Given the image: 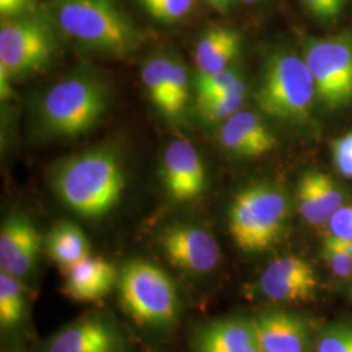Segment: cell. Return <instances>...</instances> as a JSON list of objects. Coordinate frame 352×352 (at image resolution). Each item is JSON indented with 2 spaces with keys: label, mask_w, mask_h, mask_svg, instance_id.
Returning a JSON list of instances; mask_svg holds the SVG:
<instances>
[{
  "label": "cell",
  "mask_w": 352,
  "mask_h": 352,
  "mask_svg": "<svg viewBox=\"0 0 352 352\" xmlns=\"http://www.w3.org/2000/svg\"><path fill=\"white\" fill-rule=\"evenodd\" d=\"M160 244L171 264L190 273H209L221 261L218 241L201 227L186 223L168 226L162 231Z\"/></svg>",
  "instance_id": "obj_9"
},
{
  "label": "cell",
  "mask_w": 352,
  "mask_h": 352,
  "mask_svg": "<svg viewBox=\"0 0 352 352\" xmlns=\"http://www.w3.org/2000/svg\"><path fill=\"white\" fill-rule=\"evenodd\" d=\"M336 3L338 4V7H340V10H343V7H344V0H336Z\"/></svg>",
  "instance_id": "obj_36"
},
{
  "label": "cell",
  "mask_w": 352,
  "mask_h": 352,
  "mask_svg": "<svg viewBox=\"0 0 352 352\" xmlns=\"http://www.w3.org/2000/svg\"><path fill=\"white\" fill-rule=\"evenodd\" d=\"M333 155L340 174L352 179V146L344 136L333 142Z\"/></svg>",
  "instance_id": "obj_30"
},
{
  "label": "cell",
  "mask_w": 352,
  "mask_h": 352,
  "mask_svg": "<svg viewBox=\"0 0 352 352\" xmlns=\"http://www.w3.org/2000/svg\"><path fill=\"white\" fill-rule=\"evenodd\" d=\"M208 6H210L217 12L227 13L231 10L232 0H205Z\"/></svg>",
  "instance_id": "obj_34"
},
{
  "label": "cell",
  "mask_w": 352,
  "mask_h": 352,
  "mask_svg": "<svg viewBox=\"0 0 352 352\" xmlns=\"http://www.w3.org/2000/svg\"><path fill=\"white\" fill-rule=\"evenodd\" d=\"M308 12L324 21H331L340 16V10L336 0H304Z\"/></svg>",
  "instance_id": "obj_31"
},
{
  "label": "cell",
  "mask_w": 352,
  "mask_h": 352,
  "mask_svg": "<svg viewBox=\"0 0 352 352\" xmlns=\"http://www.w3.org/2000/svg\"><path fill=\"white\" fill-rule=\"evenodd\" d=\"M241 78L243 76L239 69L230 67L208 75L199 74L196 78L197 97H212L217 94H222L232 85H235Z\"/></svg>",
  "instance_id": "obj_27"
},
{
  "label": "cell",
  "mask_w": 352,
  "mask_h": 352,
  "mask_svg": "<svg viewBox=\"0 0 352 352\" xmlns=\"http://www.w3.org/2000/svg\"><path fill=\"white\" fill-rule=\"evenodd\" d=\"M173 59L157 56L142 68V82L153 104L164 115L168 111V85Z\"/></svg>",
  "instance_id": "obj_22"
},
{
  "label": "cell",
  "mask_w": 352,
  "mask_h": 352,
  "mask_svg": "<svg viewBox=\"0 0 352 352\" xmlns=\"http://www.w3.org/2000/svg\"><path fill=\"white\" fill-rule=\"evenodd\" d=\"M26 312V296L19 278L0 273V324L3 329L19 325Z\"/></svg>",
  "instance_id": "obj_21"
},
{
  "label": "cell",
  "mask_w": 352,
  "mask_h": 352,
  "mask_svg": "<svg viewBox=\"0 0 352 352\" xmlns=\"http://www.w3.org/2000/svg\"><path fill=\"white\" fill-rule=\"evenodd\" d=\"M244 103V97H228V96H214V97H197V109L206 120L221 122L227 120L232 115L239 113Z\"/></svg>",
  "instance_id": "obj_26"
},
{
  "label": "cell",
  "mask_w": 352,
  "mask_h": 352,
  "mask_svg": "<svg viewBox=\"0 0 352 352\" xmlns=\"http://www.w3.org/2000/svg\"><path fill=\"white\" fill-rule=\"evenodd\" d=\"M34 12V0H0V14L13 19Z\"/></svg>",
  "instance_id": "obj_32"
},
{
  "label": "cell",
  "mask_w": 352,
  "mask_h": 352,
  "mask_svg": "<svg viewBox=\"0 0 352 352\" xmlns=\"http://www.w3.org/2000/svg\"><path fill=\"white\" fill-rule=\"evenodd\" d=\"M196 352H261L253 320L226 318L206 324L195 338Z\"/></svg>",
  "instance_id": "obj_17"
},
{
  "label": "cell",
  "mask_w": 352,
  "mask_h": 352,
  "mask_svg": "<svg viewBox=\"0 0 352 352\" xmlns=\"http://www.w3.org/2000/svg\"><path fill=\"white\" fill-rule=\"evenodd\" d=\"M302 58L314 82L316 98L329 110L352 103V36L305 38Z\"/></svg>",
  "instance_id": "obj_7"
},
{
  "label": "cell",
  "mask_w": 352,
  "mask_h": 352,
  "mask_svg": "<svg viewBox=\"0 0 352 352\" xmlns=\"http://www.w3.org/2000/svg\"><path fill=\"white\" fill-rule=\"evenodd\" d=\"M322 254L333 273L340 278L352 274V240L329 235L322 247Z\"/></svg>",
  "instance_id": "obj_24"
},
{
  "label": "cell",
  "mask_w": 352,
  "mask_h": 352,
  "mask_svg": "<svg viewBox=\"0 0 352 352\" xmlns=\"http://www.w3.org/2000/svg\"><path fill=\"white\" fill-rule=\"evenodd\" d=\"M189 101V78L187 68L173 60L170 69V85H168V118H176L183 113Z\"/></svg>",
  "instance_id": "obj_23"
},
{
  "label": "cell",
  "mask_w": 352,
  "mask_h": 352,
  "mask_svg": "<svg viewBox=\"0 0 352 352\" xmlns=\"http://www.w3.org/2000/svg\"><path fill=\"white\" fill-rule=\"evenodd\" d=\"M241 50V37L234 29L214 26L197 42L195 60L199 74H214L230 67Z\"/></svg>",
  "instance_id": "obj_19"
},
{
  "label": "cell",
  "mask_w": 352,
  "mask_h": 352,
  "mask_svg": "<svg viewBox=\"0 0 352 352\" xmlns=\"http://www.w3.org/2000/svg\"><path fill=\"white\" fill-rule=\"evenodd\" d=\"M140 7L151 16V19L173 24L182 20L193 7L195 0H138Z\"/></svg>",
  "instance_id": "obj_25"
},
{
  "label": "cell",
  "mask_w": 352,
  "mask_h": 352,
  "mask_svg": "<svg viewBox=\"0 0 352 352\" xmlns=\"http://www.w3.org/2000/svg\"><path fill=\"white\" fill-rule=\"evenodd\" d=\"M327 226L331 236L340 239L352 240V204H344L340 209L333 214Z\"/></svg>",
  "instance_id": "obj_29"
},
{
  "label": "cell",
  "mask_w": 352,
  "mask_h": 352,
  "mask_svg": "<svg viewBox=\"0 0 352 352\" xmlns=\"http://www.w3.org/2000/svg\"><path fill=\"white\" fill-rule=\"evenodd\" d=\"M52 186L69 209L85 218H100L120 201L126 179L116 154L98 148L60 164Z\"/></svg>",
  "instance_id": "obj_1"
},
{
  "label": "cell",
  "mask_w": 352,
  "mask_h": 352,
  "mask_svg": "<svg viewBox=\"0 0 352 352\" xmlns=\"http://www.w3.org/2000/svg\"><path fill=\"white\" fill-rule=\"evenodd\" d=\"M46 250L51 258L65 270L90 256V244L84 231L72 222H59L46 238Z\"/></svg>",
  "instance_id": "obj_20"
},
{
  "label": "cell",
  "mask_w": 352,
  "mask_h": 352,
  "mask_svg": "<svg viewBox=\"0 0 352 352\" xmlns=\"http://www.w3.org/2000/svg\"><path fill=\"white\" fill-rule=\"evenodd\" d=\"M296 201L302 218L309 225L321 226L344 205V195L330 176L308 171L298 183Z\"/></svg>",
  "instance_id": "obj_16"
},
{
  "label": "cell",
  "mask_w": 352,
  "mask_h": 352,
  "mask_svg": "<svg viewBox=\"0 0 352 352\" xmlns=\"http://www.w3.org/2000/svg\"><path fill=\"white\" fill-rule=\"evenodd\" d=\"M240 1L247 3V4H253V3H257V1H260V0H240Z\"/></svg>",
  "instance_id": "obj_37"
},
{
  "label": "cell",
  "mask_w": 352,
  "mask_h": 352,
  "mask_svg": "<svg viewBox=\"0 0 352 352\" xmlns=\"http://www.w3.org/2000/svg\"><path fill=\"white\" fill-rule=\"evenodd\" d=\"M261 352H305L311 330L300 316L269 311L253 320Z\"/></svg>",
  "instance_id": "obj_14"
},
{
  "label": "cell",
  "mask_w": 352,
  "mask_h": 352,
  "mask_svg": "<svg viewBox=\"0 0 352 352\" xmlns=\"http://www.w3.org/2000/svg\"><path fill=\"white\" fill-rule=\"evenodd\" d=\"M316 98L315 82L304 58L287 50L266 59L254 101L260 111L287 123L309 119Z\"/></svg>",
  "instance_id": "obj_4"
},
{
  "label": "cell",
  "mask_w": 352,
  "mask_h": 352,
  "mask_svg": "<svg viewBox=\"0 0 352 352\" xmlns=\"http://www.w3.org/2000/svg\"><path fill=\"white\" fill-rule=\"evenodd\" d=\"M221 144L227 151L247 158H257L277 146V139L258 115L239 111L227 119L219 131Z\"/></svg>",
  "instance_id": "obj_15"
},
{
  "label": "cell",
  "mask_w": 352,
  "mask_h": 352,
  "mask_svg": "<svg viewBox=\"0 0 352 352\" xmlns=\"http://www.w3.org/2000/svg\"><path fill=\"white\" fill-rule=\"evenodd\" d=\"M41 236L24 214L13 213L0 230V267L13 277L29 274L37 264Z\"/></svg>",
  "instance_id": "obj_12"
},
{
  "label": "cell",
  "mask_w": 352,
  "mask_h": 352,
  "mask_svg": "<svg viewBox=\"0 0 352 352\" xmlns=\"http://www.w3.org/2000/svg\"><path fill=\"white\" fill-rule=\"evenodd\" d=\"M317 352H352V325L330 327L317 342Z\"/></svg>",
  "instance_id": "obj_28"
},
{
  "label": "cell",
  "mask_w": 352,
  "mask_h": 352,
  "mask_svg": "<svg viewBox=\"0 0 352 352\" xmlns=\"http://www.w3.org/2000/svg\"><path fill=\"white\" fill-rule=\"evenodd\" d=\"M344 139L347 140L350 142V145L352 146V132H349L347 135H344Z\"/></svg>",
  "instance_id": "obj_35"
},
{
  "label": "cell",
  "mask_w": 352,
  "mask_h": 352,
  "mask_svg": "<svg viewBox=\"0 0 352 352\" xmlns=\"http://www.w3.org/2000/svg\"><path fill=\"white\" fill-rule=\"evenodd\" d=\"M109 106V91L91 75L69 76L43 96L38 123L51 138H72L96 126Z\"/></svg>",
  "instance_id": "obj_3"
},
{
  "label": "cell",
  "mask_w": 352,
  "mask_h": 352,
  "mask_svg": "<svg viewBox=\"0 0 352 352\" xmlns=\"http://www.w3.org/2000/svg\"><path fill=\"white\" fill-rule=\"evenodd\" d=\"M116 267L102 257L88 258L67 270L64 292L76 302H96L118 285Z\"/></svg>",
  "instance_id": "obj_18"
},
{
  "label": "cell",
  "mask_w": 352,
  "mask_h": 352,
  "mask_svg": "<svg viewBox=\"0 0 352 352\" xmlns=\"http://www.w3.org/2000/svg\"><path fill=\"white\" fill-rule=\"evenodd\" d=\"M289 202L282 189L260 183L239 190L228 209V230L238 248L247 253L270 250L280 238Z\"/></svg>",
  "instance_id": "obj_5"
},
{
  "label": "cell",
  "mask_w": 352,
  "mask_h": 352,
  "mask_svg": "<svg viewBox=\"0 0 352 352\" xmlns=\"http://www.w3.org/2000/svg\"><path fill=\"white\" fill-rule=\"evenodd\" d=\"M118 289L124 309L140 325L166 327L179 315V294L175 283L160 266L145 260L123 265Z\"/></svg>",
  "instance_id": "obj_6"
},
{
  "label": "cell",
  "mask_w": 352,
  "mask_h": 352,
  "mask_svg": "<svg viewBox=\"0 0 352 352\" xmlns=\"http://www.w3.org/2000/svg\"><path fill=\"white\" fill-rule=\"evenodd\" d=\"M59 28L90 50L126 56L139 49L142 36L115 0H58Z\"/></svg>",
  "instance_id": "obj_2"
},
{
  "label": "cell",
  "mask_w": 352,
  "mask_h": 352,
  "mask_svg": "<svg viewBox=\"0 0 352 352\" xmlns=\"http://www.w3.org/2000/svg\"><path fill=\"white\" fill-rule=\"evenodd\" d=\"M11 80H12V76L8 72V69L0 64V97L3 101H8L12 97Z\"/></svg>",
  "instance_id": "obj_33"
},
{
  "label": "cell",
  "mask_w": 352,
  "mask_h": 352,
  "mask_svg": "<svg viewBox=\"0 0 352 352\" xmlns=\"http://www.w3.org/2000/svg\"><path fill=\"white\" fill-rule=\"evenodd\" d=\"M318 280L312 265L298 256L274 260L260 277V291L274 302H311Z\"/></svg>",
  "instance_id": "obj_11"
},
{
  "label": "cell",
  "mask_w": 352,
  "mask_h": 352,
  "mask_svg": "<svg viewBox=\"0 0 352 352\" xmlns=\"http://www.w3.org/2000/svg\"><path fill=\"white\" fill-rule=\"evenodd\" d=\"M164 186L176 201H192L206 188V171L201 157L188 140L171 141L164 151Z\"/></svg>",
  "instance_id": "obj_10"
},
{
  "label": "cell",
  "mask_w": 352,
  "mask_h": 352,
  "mask_svg": "<svg viewBox=\"0 0 352 352\" xmlns=\"http://www.w3.org/2000/svg\"><path fill=\"white\" fill-rule=\"evenodd\" d=\"M122 344L119 331L109 321L89 316L55 333L45 352H122Z\"/></svg>",
  "instance_id": "obj_13"
},
{
  "label": "cell",
  "mask_w": 352,
  "mask_h": 352,
  "mask_svg": "<svg viewBox=\"0 0 352 352\" xmlns=\"http://www.w3.org/2000/svg\"><path fill=\"white\" fill-rule=\"evenodd\" d=\"M55 38L45 19L34 13L6 19L0 26V64L12 77L45 69L55 52Z\"/></svg>",
  "instance_id": "obj_8"
}]
</instances>
